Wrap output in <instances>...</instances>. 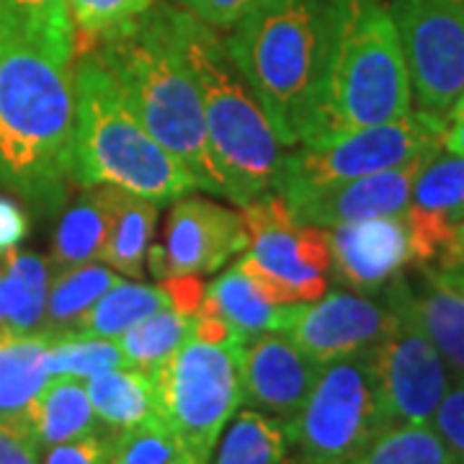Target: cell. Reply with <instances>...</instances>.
I'll return each mask as SVG.
<instances>
[{
    "label": "cell",
    "mask_w": 464,
    "mask_h": 464,
    "mask_svg": "<svg viewBox=\"0 0 464 464\" xmlns=\"http://www.w3.org/2000/svg\"><path fill=\"white\" fill-rule=\"evenodd\" d=\"M16 24L0 50V181L57 212L75 181V75Z\"/></svg>",
    "instance_id": "obj_1"
},
{
    "label": "cell",
    "mask_w": 464,
    "mask_h": 464,
    "mask_svg": "<svg viewBox=\"0 0 464 464\" xmlns=\"http://www.w3.org/2000/svg\"><path fill=\"white\" fill-rule=\"evenodd\" d=\"M170 8L155 3L127 26L106 34L93 52L148 132L194 176L197 188L227 199L209 148L199 88L179 47Z\"/></svg>",
    "instance_id": "obj_2"
},
{
    "label": "cell",
    "mask_w": 464,
    "mask_h": 464,
    "mask_svg": "<svg viewBox=\"0 0 464 464\" xmlns=\"http://www.w3.org/2000/svg\"><path fill=\"white\" fill-rule=\"evenodd\" d=\"M413 85L398 26L380 0H328V52L315 116L299 145L411 114Z\"/></svg>",
    "instance_id": "obj_3"
},
{
    "label": "cell",
    "mask_w": 464,
    "mask_h": 464,
    "mask_svg": "<svg viewBox=\"0 0 464 464\" xmlns=\"http://www.w3.org/2000/svg\"><path fill=\"white\" fill-rule=\"evenodd\" d=\"M225 47L279 142L297 148L320 99L328 0H271L230 26Z\"/></svg>",
    "instance_id": "obj_4"
},
{
    "label": "cell",
    "mask_w": 464,
    "mask_h": 464,
    "mask_svg": "<svg viewBox=\"0 0 464 464\" xmlns=\"http://www.w3.org/2000/svg\"><path fill=\"white\" fill-rule=\"evenodd\" d=\"M173 32L201 96L207 137L227 199L240 204L276 191L284 145L264 106L232 65L225 39L181 5L170 8Z\"/></svg>",
    "instance_id": "obj_5"
},
{
    "label": "cell",
    "mask_w": 464,
    "mask_h": 464,
    "mask_svg": "<svg viewBox=\"0 0 464 464\" xmlns=\"http://www.w3.org/2000/svg\"><path fill=\"white\" fill-rule=\"evenodd\" d=\"M75 183L114 186L170 204L197 188L194 176L134 114L96 52L75 63Z\"/></svg>",
    "instance_id": "obj_6"
},
{
    "label": "cell",
    "mask_w": 464,
    "mask_h": 464,
    "mask_svg": "<svg viewBox=\"0 0 464 464\" xmlns=\"http://www.w3.org/2000/svg\"><path fill=\"white\" fill-rule=\"evenodd\" d=\"M158 420L199 464H209L219 436L243 405V343L191 335L152 372Z\"/></svg>",
    "instance_id": "obj_7"
},
{
    "label": "cell",
    "mask_w": 464,
    "mask_h": 464,
    "mask_svg": "<svg viewBox=\"0 0 464 464\" xmlns=\"http://www.w3.org/2000/svg\"><path fill=\"white\" fill-rule=\"evenodd\" d=\"M372 348L320 366L302 411L289 420V464H348L387 431Z\"/></svg>",
    "instance_id": "obj_8"
},
{
    "label": "cell",
    "mask_w": 464,
    "mask_h": 464,
    "mask_svg": "<svg viewBox=\"0 0 464 464\" xmlns=\"http://www.w3.org/2000/svg\"><path fill=\"white\" fill-rule=\"evenodd\" d=\"M449 121L429 111H411L395 121L366 127L325 145H297L284 155L276 194H297L392 170L444 150Z\"/></svg>",
    "instance_id": "obj_9"
},
{
    "label": "cell",
    "mask_w": 464,
    "mask_h": 464,
    "mask_svg": "<svg viewBox=\"0 0 464 464\" xmlns=\"http://www.w3.org/2000/svg\"><path fill=\"white\" fill-rule=\"evenodd\" d=\"M240 217L248 250L237 266L266 297L276 304H302L325 295L333 264L331 232L297 222L276 191L240 204Z\"/></svg>",
    "instance_id": "obj_10"
},
{
    "label": "cell",
    "mask_w": 464,
    "mask_h": 464,
    "mask_svg": "<svg viewBox=\"0 0 464 464\" xmlns=\"http://www.w3.org/2000/svg\"><path fill=\"white\" fill-rule=\"evenodd\" d=\"M420 111L444 116L464 91V0H392Z\"/></svg>",
    "instance_id": "obj_11"
},
{
    "label": "cell",
    "mask_w": 464,
    "mask_h": 464,
    "mask_svg": "<svg viewBox=\"0 0 464 464\" xmlns=\"http://www.w3.org/2000/svg\"><path fill=\"white\" fill-rule=\"evenodd\" d=\"M390 331L372 348L382 408L390 426H429L451 384V372L429 335L398 304Z\"/></svg>",
    "instance_id": "obj_12"
},
{
    "label": "cell",
    "mask_w": 464,
    "mask_h": 464,
    "mask_svg": "<svg viewBox=\"0 0 464 464\" xmlns=\"http://www.w3.org/2000/svg\"><path fill=\"white\" fill-rule=\"evenodd\" d=\"M248 250L240 209H227L204 197L170 201L163 243L148 248V268L158 279L217 274L237 253Z\"/></svg>",
    "instance_id": "obj_13"
},
{
    "label": "cell",
    "mask_w": 464,
    "mask_h": 464,
    "mask_svg": "<svg viewBox=\"0 0 464 464\" xmlns=\"http://www.w3.org/2000/svg\"><path fill=\"white\" fill-rule=\"evenodd\" d=\"M392 317L395 313L384 299L335 289L315 302L284 304L274 333L286 335L317 364H328L377 346Z\"/></svg>",
    "instance_id": "obj_14"
},
{
    "label": "cell",
    "mask_w": 464,
    "mask_h": 464,
    "mask_svg": "<svg viewBox=\"0 0 464 464\" xmlns=\"http://www.w3.org/2000/svg\"><path fill=\"white\" fill-rule=\"evenodd\" d=\"M429 158H418L413 163H405L392 170H382L325 188L286 194L284 201L297 222L323 230H333L348 222L374 219V217L405 215L415 176Z\"/></svg>",
    "instance_id": "obj_15"
},
{
    "label": "cell",
    "mask_w": 464,
    "mask_h": 464,
    "mask_svg": "<svg viewBox=\"0 0 464 464\" xmlns=\"http://www.w3.org/2000/svg\"><path fill=\"white\" fill-rule=\"evenodd\" d=\"M384 302L398 304L429 335L451 377H464V276L439 266H415L384 286Z\"/></svg>",
    "instance_id": "obj_16"
},
{
    "label": "cell",
    "mask_w": 464,
    "mask_h": 464,
    "mask_svg": "<svg viewBox=\"0 0 464 464\" xmlns=\"http://www.w3.org/2000/svg\"><path fill=\"white\" fill-rule=\"evenodd\" d=\"M333 279L356 292L384 289L413 266L411 227L405 215L348 222L331 230Z\"/></svg>",
    "instance_id": "obj_17"
},
{
    "label": "cell",
    "mask_w": 464,
    "mask_h": 464,
    "mask_svg": "<svg viewBox=\"0 0 464 464\" xmlns=\"http://www.w3.org/2000/svg\"><path fill=\"white\" fill-rule=\"evenodd\" d=\"M320 366L282 333L243 343V405L292 420L315 384Z\"/></svg>",
    "instance_id": "obj_18"
},
{
    "label": "cell",
    "mask_w": 464,
    "mask_h": 464,
    "mask_svg": "<svg viewBox=\"0 0 464 464\" xmlns=\"http://www.w3.org/2000/svg\"><path fill=\"white\" fill-rule=\"evenodd\" d=\"M413 266H433L464 225V158L439 150L418 170L405 209Z\"/></svg>",
    "instance_id": "obj_19"
},
{
    "label": "cell",
    "mask_w": 464,
    "mask_h": 464,
    "mask_svg": "<svg viewBox=\"0 0 464 464\" xmlns=\"http://www.w3.org/2000/svg\"><path fill=\"white\" fill-rule=\"evenodd\" d=\"M50 338L0 325V426L32 436L34 405L50 382L44 353ZM36 441V439H34Z\"/></svg>",
    "instance_id": "obj_20"
},
{
    "label": "cell",
    "mask_w": 464,
    "mask_h": 464,
    "mask_svg": "<svg viewBox=\"0 0 464 464\" xmlns=\"http://www.w3.org/2000/svg\"><path fill=\"white\" fill-rule=\"evenodd\" d=\"M116 209L114 186H85L81 199L67 209L52 243V264L57 271L93 264L101 258Z\"/></svg>",
    "instance_id": "obj_21"
},
{
    "label": "cell",
    "mask_w": 464,
    "mask_h": 464,
    "mask_svg": "<svg viewBox=\"0 0 464 464\" xmlns=\"http://www.w3.org/2000/svg\"><path fill=\"white\" fill-rule=\"evenodd\" d=\"M101 426L111 433L134 431L158 420L152 374L137 366H116L85 382Z\"/></svg>",
    "instance_id": "obj_22"
},
{
    "label": "cell",
    "mask_w": 464,
    "mask_h": 464,
    "mask_svg": "<svg viewBox=\"0 0 464 464\" xmlns=\"http://www.w3.org/2000/svg\"><path fill=\"white\" fill-rule=\"evenodd\" d=\"M284 304H276L250 282L240 266H230L204 289L199 313L225 320L240 343L261 333H274L279 325Z\"/></svg>",
    "instance_id": "obj_23"
},
{
    "label": "cell",
    "mask_w": 464,
    "mask_h": 464,
    "mask_svg": "<svg viewBox=\"0 0 464 464\" xmlns=\"http://www.w3.org/2000/svg\"><path fill=\"white\" fill-rule=\"evenodd\" d=\"M289 423L246 405L225 426L209 464H289Z\"/></svg>",
    "instance_id": "obj_24"
},
{
    "label": "cell",
    "mask_w": 464,
    "mask_h": 464,
    "mask_svg": "<svg viewBox=\"0 0 464 464\" xmlns=\"http://www.w3.org/2000/svg\"><path fill=\"white\" fill-rule=\"evenodd\" d=\"M32 433L42 449L101 433V420L91 405L85 382L70 377L47 382L34 405Z\"/></svg>",
    "instance_id": "obj_25"
},
{
    "label": "cell",
    "mask_w": 464,
    "mask_h": 464,
    "mask_svg": "<svg viewBox=\"0 0 464 464\" xmlns=\"http://www.w3.org/2000/svg\"><path fill=\"white\" fill-rule=\"evenodd\" d=\"M119 282H124V276L111 266L83 264L60 271L50 284L44 323L39 333L47 338L75 333L85 313Z\"/></svg>",
    "instance_id": "obj_26"
},
{
    "label": "cell",
    "mask_w": 464,
    "mask_h": 464,
    "mask_svg": "<svg viewBox=\"0 0 464 464\" xmlns=\"http://www.w3.org/2000/svg\"><path fill=\"white\" fill-rule=\"evenodd\" d=\"M158 225V204L116 188V209L101 261L121 276L140 279L145 274L148 248Z\"/></svg>",
    "instance_id": "obj_27"
},
{
    "label": "cell",
    "mask_w": 464,
    "mask_h": 464,
    "mask_svg": "<svg viewBox=\"0 0 464 464\" xmlns=\"http://www.w3.org/2000/svg\"><path fill=\"white\" fill-rule=\"evenodd\" d=\"M5 325L18 333H39L50 295V266L26 250H8L3 264Z\"/></svg>",
    "instance_id": "obj_28"
},
{
    "label": "cell",
    "mask_w": 464,
    "mask_h": 464,
    "mask_svg": "<svg viewBox=\"0 0 464 464\" xmlns=\"http://www.w3.org/2000/svg\"><path fill=\"white\" fill-rule=\"evenodd\" d=\"M163 307H170V299L160 284L148 286V284L119 282L85 313L75 333L116 341L121 333L130 331L137 320L148 317L150 313H158Z\"/></svg>",
    "instance_id": "obj_29"
},
{
    "label": "cell",
    "mask_w": 464,
    "mask_h": 464,
    "mask_svg": "<svg viewBox=\"0 0 464 464\" xmlns=\"http://www.w3.org/2000/svg\"><path fill=\"white\" fill-rule=\"evenodd\" d=\"M194 323H197V315H186L173 307H163L158 313H150L148 317L137 320L130 331H124L116 338V343L124 353L127 366L152 372L194 335Z\"/></svg>",
    "instance_id": "obj_30"
},
{
    "label": "cell",
    "mask_w": 464,
    "mask_h": 464,
    "mask_svg": "<svg viewBox=\"0 0 464 464\" xmlns=\"http://www.w3.org/2000/svg\"><path fill=\"white\" fill-rule=\"evenodd\" d=\"M116 366H127L116 341L81 335V333L54 335L50 338V346L44 353V369L50 380L70 377V380L88 382L91 377Z\"/></svg>",
    "instance_id": "obj_31"
},
{
    "label": "cell",
    "mask_w": 464,
    "mask_h": 464,
    "mask_svg": "<svg viewBox=\"0 0 464 464\" xmlns=\"http://www.w3.org/2000/svg\"><path fill=\"white\" fill-rule=\"evenodd\" d=\"M348 464H454L431 426H390Z\"/></svg>",
    "instance_id": "obj_32"
},
{
    "label": "cell",
    "mask_w": 464,
    "mask_h": 464,
    "mask_svg": "<svg viewBox=\"0 0 464 464\" xmlns=\"http://www.w3.org/2000/svg\"><path fill=\"white\" fill-rule=\"evenodd\" d=\"M75 26V60L96 50L106 34L127 26L155 5V0H67Z\"/></svg>",
    "instance_id": "obj_33"
},
{
    "label": "cell",
    "mask_w": 464,
    "mask_h": 464,
    "mask_svg": "<svg viewBox=\"0 0 464 464\" xmlns=\"http://www.w3.org/2000/svg\"><path fill=\"white\" fill-rule=\"evenodd\" d=\"M8 5L24 32L75 63V26L67 0H8Z\"/></svg>",
    "instance_id": "obj_34"
},
{
    "label": "cell",
    "mask_w": 464,
    "mask_h": 464,
    "mask_svg": "<svg viewBox=\"0 0 464 464\" xmlns=\"http://www.w3.org/2000/svg\"><path fill=\"white\" fill-rule=\"evenodd\" d=\"M109 464H199L194 454L168 431L160 420L134 429L111 433Z\"/></svg>",
    "instance_id": "obj_35"
},
{
    "label": "cell",
    "mask_w": 464,
    "mask_h": 464,
    "mask_svg": "<svg viewBox=\"0 0 464 464\" xmlns=\"http://www.w3.org/2000/svg\"><path fill=\"white\" fill-rule=\"evenodd\" d=\"M429 426L439 433L454 462H464V377H451L447 395L439 402Z\"/></svg>",
    "instance_id": "obj_36"
},
{
    "label": "cell",
    "mask_w": 464,
    "mask_h": 464,
    "mask_svg": "<svg viewBox=\"0 0 464 464\" xmlns=\"http://www.w3.org/2000/svg\"><path fill=\"white\" fill-rule=\"evenodd\" d=\"M109 451L111 433H91L83 439L47 447L42 454V464H109Z\"/></svg>",
    "instance_id": "obj_37"
},
{
    "label": "cell",
    "mask_w": 464,
    "mask_h": 464,
    "mask_svg": "<svg viewBox=\"0 0 464 464\" xmlns=\"http://www.w3.org/2000/svg\"><path fill=\"white\" fill-rule=\"evenodd\" d=\"M271 0H179V5L191 11L194 16L201 18L204 24L215 29H230L250 11L261 8Z\"/></svg>",
    "instance_id": "obj_38"
},
{
    "label": "cell",
    "mask_w": 464,
    "mask_h": 464,
    "mask_svg": "<svg viewBox=\"0 0 464 464\" xmlns=\"http://www.w3.org/2000/svg\"><path fill=\"white\" fill-rule=\"evenodd\" d=\"M163 292L170 299V307L186 313V315H197L201 307V299H204V284L199 282V276H170L160 282Z\"/></svg>",
    "instance_id": "obj_39"
},
{
    "label": "cell",
    "mask_w": 464,
    "mask_h": 464,
    "mask_svg": "<svg viewBox=\"0 0 464 464\" xmlns=\"http://www.w3.org/2000/svg\"><path fill=\"white\" fill-rule=\"evenodd\" d=\"M0 464H42V447L32 436L0 426Z\"/></svg>",
    "instance_id": "obj_40"
},
{
    "label": "cell",
    "mask_w": 464,
    "mask_h": 464,
    "mask_svg": "<svg viewBox=\"0 0 464 464\" xmlns=\"http://www.w3.org/2000/svg\"><path fill=\"white\" fill-rule=\"evenodd\" d=\"M29 235V217L8 197H0V253L14 250Z\"/></svg>",
    "instance_id": "obj_41"
},
{
    "label": "cell",
    "mask_w": 464,
    "mask_h": 464,
    "mask_svg": "<svg viewBox=\"0 0 464 464\" xmlns=\"http://www.w3.org/2000/svg\"><path fill=\"white\" fill-rule=\"evenodd\" d=\"M433 266L447 268V271H459V274H464V225L457 230L454 240L449 243V248L441 253V258H439Z\"/></svg>",
    "instance_id": "obj_42"
},
{
    "label": "cell",
    "mask_w": 464,
    "mask_h": 464,
    "mask_svg": "<svg viewBox=\"0 0 464 464\" xmlns=\"http://www.w3.org/2000/svg\"><path fill=\"white\" fill-rule=\"evenodd\" d=\"M444 150L451 155H462L464 158V116L449 121L447 134H444Z\"/></svg>",
    "instance_id": "obj_43"
},
{
    "label": "cell",
    "mask_w": 464,
    "mask_h": 464,
    "mask_svg": "<svg viewBox=\"0 0 464 464\" xmlns=\"http://www.w3.org/2000/svg\"><path fill=\"white\" fill-rule=\"evenodd\" d=\"M16 24L18 21L14 16V11H11V5H8V0H0V50L8 42L11 32L16 29Z\"/></svg>",
    "instance_id": "obj_44"
},
{
    "label": "cell",
    "mask_w": 464,
    "mask_h": 464,
    "mask_svg": "<svg viewBox=\"0 0 464 464\" xmlns=\"http://www.w3.org/2000/svg\"><path fill=\"white\" fill-rule=\"evenodd\" d=\"M464 116V91L459 93V99L454 101V106L449 109V114H447V121H454V119H462Z\"/></svg>",
    "instance_id": "obj_45"
},
{
    "label": "cell",
    "mask_w": 464,
    "mask_h": 464,
    "mask_svg": "<svg viewBox=\"0 0 464 464\" xmlns=\"http://www.w3.org/2000/svg\"><path fill=\"white\" fill-rule=\"evenodd\" d=\"M0 325H5V292H3V276H0Z\"/></svg>",
    "instance_id": "obj_46"
},
{
    "label": "cell",
    "mask_w": 464,
    "mask_h": 464,
    "mask_svg": "<svg viewBox=\"0 0 464 464\" xmlns=\"http://www.w3.org/2000/svg\"><path fill=\"white\" fill-rule=\"evenodd\" d=\"M3 264H5V253H0V271H3Z\"/></svg>",
    "instance_id": "obj_47"
},
{
    "label": "cell",
    "mask_w": 464,
    "mask_h": 464,
    "mask_svg": "<svg viewBox=\"0 0 464 464\" xmlns=\"http://www.w3.org/2000/svg\"><path fill=\"white\" fill-rule=\"evenodd\" d=\"M454 464H464V462H454Z\"/></svg>",
    "instance_id": "obj_48"
},
{
    "label": "cell",
    "mask_w": 464,
    "mask_h": 464,
    "mask_svg": "<svg viewBox=\"0 0 464 464\" xmlns=\"http://www.w3.org/2000/svg\"><path fill=\"white\" fill-rule=\"evenodd\" d=\"M457 274H459V271H457ZM462 276H464V274H462Z\"/></svg>",
    "instance_id": "obj_49"
}]
</instances>
